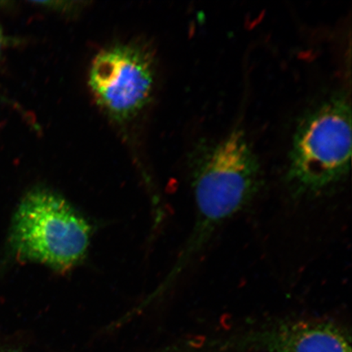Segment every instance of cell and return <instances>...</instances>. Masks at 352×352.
I'll return each instance as SVG.
<instances>
[{"mask_svg": "<svg viewBox=\"0 0 352 352\" xmlns=\"http://www.w3.org/2000/svg\"><path fill=\"white\" fill-rule=\"evenodd\" d=\"M195 151L191 166L195 226L171 272L174 276L201 252L223 223L252 201L261 184V164L241 129L201 143Z\"/></svg>", "mask_w": 352, "mask_h": 352, "instance_id": "6da1fadb", "label": "cell"}, {"mask_svg": "<svg viewBox=\"0 0 352 352\" xmlns=\"http://www.w3.org/2000/svg\"><path fill=\"white\" fill-rule=\"evenodd\" d=\"M351 108L344 94L316 104L301 118L289 153L287 182L298 195L336 186L350 171Z\"/></svg>", "mask_w": 352, "mask_h": 352, "instance_id": "7a4b0ae2", "label": "cell"}, {"mask_svg": "<svg viewBox=\"0 0 352 352\" xmlns=\"http://www.w3.org/2000/svg\"><path fill=\"white\" fill-rule=\"evenodd\" d=\"M91 237L90 224L69 201L37 188L26 193L13 215L10 245L20 261L65 272L85 258Z\"/></svg>", "mask_w": 352, "mask_h": 352, "instance_id": "3957f363", "label": "cell"}, {"mask_svg": "<svg viewBox=\"0 0 352 352\" xmlns=\"http://www.w3.org/2000/svg\"><path fill=\"white\" fill-rule=\"evenodd\" d=\"M88 85L109 116L117 121L130 120L151 98L155 85L153 55L138 44L105 48L92 60Z\"/></svg>", "mask_w": 352, "mask_h": 352, "instance_id": "277c9868", "label": "cell"}, {"mask_svg": "<svg viewBox=\"0 0 352 352\" xmlns=\"http://www.w3.org/2000/svg\"><path fill=\"white\" fill-rule=\"evenodd\" d=\"M231 346L263 352H351V336L331 321L285 320L230 340Z\"/></svg>", "mask_w": 352, "mask_h": 352, "instance_id": "5b68a950", "label": "cell"}, {"mask_svg": "<svg viewBox=\"0 0 352 352\" xmlns=\"http://www.w3.org/2000/svg\"><path fill=\"white\" fill-rule=\"evenodd\" d=\"M7 43L8 38L6 33H4L3 30L2 29L1 26H0V59H1L3 51L7 47Z\"/></svg>", "mask_w": 352, "mask_h": 352, "instance_id": "8992f818", "label": "cell"}]
</instances>
